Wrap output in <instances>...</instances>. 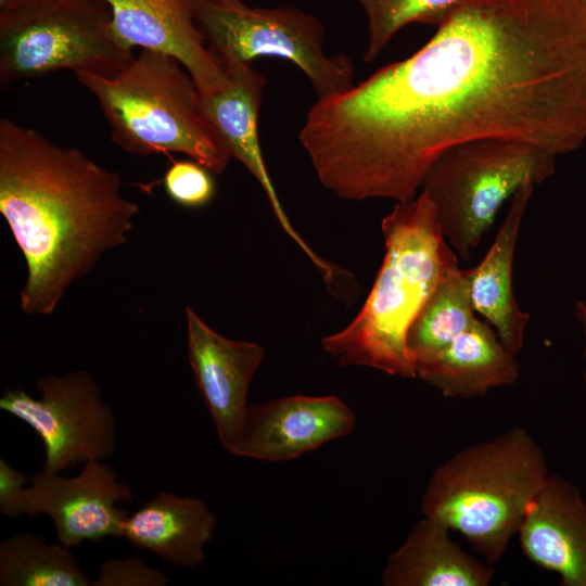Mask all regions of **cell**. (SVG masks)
Segmentation results:
<instances>
[{"instance_id": "obj_1", "label": "cell", "mask_w": 586, "mask_h": 586, "mask_svg": "<svg viewBox=\"0 0 586 586\" xmlns=\"http://www.w3.org/2000/svg\"><path fill=\"white\" fill-rule=\"evenodd\" d=\"M560 156L586 143V3L464 0L416 53L317 100L300 132L321 184L348 201L417 195L475 140Z\"/></svg>"}, {"instance_id": "obj_2", "label": "cell", "mask_w": 586, "mask_h": 586, "mask_svg": "<svg viewBox=\"0 0 586 586\" xmlns=\"http://www.w3.org/2000/svg\"><path fill=\"white\" fill-rule=\"evenodd\" d=\"M0 213L27 266L24 314H53L68 288L128 241L139 205L118 173L39 131L0 122Z\"/></svg>"}, {"instance_id": "obj_3", "label": "cell", "mask_w": 586, "mask_h": 586, "mask_svg": "<svg viewBox=\"0 0 586 586\" xmlns=\"http://www.w3.org/2000/svg\"><path fill=\"white\" fill-rule=\"evenodd\" d=\"M385 253L357 316L321 339L342 366H362L405 379L417 378L406 337L412 321L443 277L458 266L434 206L424 192L396 202L381 221Z\"/></svg>"}, {"instance_id": "obj_4", "label": "cell", "mask_w": 586, "mask_h": 586, "mask_svg": "<svg viewBox=\"0 0 586 586\" xmlns=\"http://www.w3.org/2000/svg\"><path fill=\"white\" fill-rule=\"evenodd\" d=\"M549 474L539 444L527 430L515 426L438 466L426 484L421 510L460 533L493 565L504 557Z\"/></svg>"}, {"instance_id": "obj_5", "label": "cell", "mask_w": 586, "mask_h": 586, "mask_svg": "<svg viewBox=\"0 0 586 586\" xmlns=\"http://www.w3.org/2000/svg\"><path fill=\"white\" fill-rule=\"evenodd\" d=\"M76 78L94 97L112 141L140 155L182 153L213 174L231 158L204 115L201 92L175 58L141 49L120 74Z\"/></svg>"}, {"instance_id": "obj_6", "label": "cell", "mask_w": 586, "mask_h": 586, "mask_svg": "<svg viewBox=\"0 0 586 586\" xmlns=\"http://www.w3.org/2000/svg\"><path fill=\"white\" fill-rule=\"evenodd\" d=\"M104 0H5L0 4V84L68 69L114 77L135 60Z\"/></svg>"}, {"instance_id": "obj_7", "label": "cell", "mask_w": 586, "mask_h": 586, "mask_svg": "<svg viewBox=\"0 0 586 586\" xmlns=\"http://www.w3.org/2000/svg\"><path fill=\"white\" fill-rule=\"evenodd\" d=\"M556 158L527 143L485 139L455 145L435 160L421 189L458 257L470 258L499 208L518 190L555 174Z\"/></svg>"}, {"instance_id": "obj_8", "label": "cell", "mask_w": 586, "mask_h": 586, "mask_svg": "<svg viewBox=\"0 0 586 586\" xmlns=\"http://www.w3.org/2000/svg\"><path fill=\"white\" fill-rule=\"evenodd\" d=\"M195 18L220 66L250 64L262 56L289 60L306 75L317 100L341 94L354 85L352 60L324 52V28L314 15L292 8H232L196 0Z\"/></svg>"}, {"instance_id": "obj_9", "label": "cell", "mask_w": 586, "mask_h": 586, "mask_svg": "<svg viewBox=\"0 0 586 586\" xmlns=\"http://www.w3.org/2000/svg\"><path fill=\"white\" fill-rule=\"evenodd\" d=\"M41 394L5 390L0 409L28 424L44 448L43 471L60 472L79 462L102 460L115 451L116 421L87 371L49 375L36 382Z\"/></svg>"}, {"instance_id": "obj_10", "label": "cell", "mask_w": 586, "mask_h": 586, "mask_svg": "<svg viewBox=\"0 0 586 586\" xmlns=\"http://www.w3.org/2000/svg\"><path fill=\"white\" fill-rule=\"evenodd\" d=\"M117 475L100 460L87 461L75 477L42 470L31 476V486L25 489L23 513L49 515L59 543L67 548L86 540L120 537V525L128 513L117 504L131 501L132 495Z\"/></svg>"}, {"instance_id": "obj_11", "label": "cell", "mask_w": 586, "mask_h": 586, "mask_svg": "<svg viewBox=\"0 0 586 586\" xmlns=\"http://www.w3.org/2000/svg\"><path fill=\"white\" fill-rule=\"evenodd\" d=\"M226 82L212 92L201 93L202 111L230 156L238 160L263 188L277 221L306 254L329 288L339 268L320 257L295 230L279 200L266 167L258 136V113L266 78L250 64L221 65Z\"/></svg>"}, {"instance_id": "obj_12", "label": "cell", "mask_w": 586, "mask_h": 586, "mask_svg": "<svg viewBox=\"0 0 586 586\" xmlns=\"http://www.w3.org/2000/svg\"><path fill=\"white\" fill-rule=\"evenodd\" d=\"M188 358L198 391L220 444L231 454L245 421L247 393L265 349L255 342L228 339L186 307Z\"/></svg>"}, {"instance_id": "obj_13", "label": "cell", "mask_w": 586, "mask_h": 586, "mask_svg": "<svg viewBox=\"0 0 586 586\" xmlns=\"http://www.w3.org/2000/svg\"><path fill=\"white\" fill-rule=\"evenodd\" d=\"M354 411L337 396L294 395L249 406L233 455L285 461L348 435Z\"/></svg>"}, {"instance_id": "obj_14", "label": "cell", "mask_w": 586, "mask_h": 586, "mask_svg": "<svg viewBox=\"0 0 586 586\" xmlns=\"http://www.w3.org/2000/svg\"><path fill=\"white\" fill-rule=\"evenodd\" d=\"M104 1L112 12L114 31L125 46L175 58L201 93L217 90L226 82V74L198 26L196 0Z\"/></svg>"}, {"instance_id": "obj_15", "label": "cell", "mask_w": 586, "mask_h": 586, "mask_svg": "<svg viewBox=\"0 0 586 586\" xmlns=\"http://www.w3.org/2000/svg\"><path fill=\"white\" fill-rule=\"evenodd\" d=\"M517 535L525 557L561 586H586V500L576 484L549 474Z\"/></svg>"}, {"instance_id": "obj_16", "label": "cell", "mask_w": 586, "mask_h": 586, "mask_svg": "<svg viewBox=\"0 0 586 586\" xmlns=\"http://www.w3.org/2000/svg\"><path fill=\"white\" fill-rule=\"evenodd\" d=\"M534 186L518 190L484 258L464 269L475 313L496 331L505 347L515 356L524 346L531 316L518 305L513 291V262L519 231Z\"/></svg>"}, {"instance_id": "obj_17", "label": "cell", "mask_w": 586, "mask_h": 586, "mask_svg": "<svg viewBox=\"0 0 586 586\" xmlns=\"http://www.w3.org/2000/svg\"><path fill=\"white\" fill-rule=\"evenodd\" d=\"M217 515L205 501L161 492L123 520L120 537L173 565L194 568L205 561Z\"/></svg>"}, {"instance_id": "obj_18", "label": "cell", "mask_w": 586, "mask_h": 586, "mask_svg": "<svg viewBox=\"0 0 586 586\" xmlns=\"http://www.w3.org/2000/svg\"><path fill=\"white\" fill-rule=\"evenodd\" d=\"M416 373L445 397L471 399L514 384L520 372L515 355L477 319L444 351L418 362Z\"/></svg>"}, {"instance_id": "obj_19", "label": "cell", "mask_w": 586, "mask_h": 586, "mask_svg": "<svg viewBox=\"0 0 586 586\" xmlns=\"http://www.w3.org/2000/svg\"><path fill=\"white\" fill-rule=\"evenodd\" d=\"M450 528L429 517L418 520L390 555L382 572L385 586H487L495 570L450 537Z\"/></svg>"}, {"instance_id": "obj_20", "label": "cell", "mask_w": 586, "mask_h": 586, "mask_svg": "<svg viewBox=\"0 0 586 586\" xmlns=\"http://www.w3.org/2000/svg\"><path fill=\"white\" fill-rule=\"evenodd\" d=\"M464 269H450L440 281L407 332L406 345L415 366L436 356L477 318Z\"/></svg>"}, {"instance_id": "obj_21", "label": "cell", "mask_w": 586, "mask_h": 586, "mask_svg": "<svg viewBox=\"0 0 586 586\" xmlns=\"http://www.w3.org/2000/svg\"><path fill=\"white\" fill-rule=\"evenodd\" d=\"M1 586H93L68 548L29 532L0 545Z\"/></svg>"}, {"instance_id": "obj_22", "label": "cell", "mask_w": 586, "mask_h": 586, "mask_svg": "<svg viewBox=\"0 0 586 586\" xmlns=\"http://www.w3.org/2000/svg\"><path fill=\"white\" fill-rule=\"evenodd\" d=\"M367 17L368 40L364 59L372 62L405 26H440L464 0H357Z\"/></svg>"}, {"instance_id": "obj_23", "label": "cell", "mask_w": 586, "mask_h": 586, "mask_svg": "<svg viewBox=\"0 0 586 586\" xmlns=\"http://www.w3.org/2000/svg\"><path fill=\"white\" fill-rule=\"evenodd\" d=\"M211 174L193 160L173 161L163 177L164 190L170 200L182 207H203L215 196L216 187Z\"/></svg>"}, {"instance_id": "obj_24", "label": "cell", "mask_w": 586, "mask_h": 586, "mask_svg": "<svg viewBox=\"0 0 586 586\" xmlns=\"http://www.w3.org/2000/svg\"><path fill=\"white\" fill-rule=\"evenodd\" d=\"M168 583L163 571L131 557L104 561L93 586H165Z\"/></svg>"}, {"instance_id": "obj_25", "label": "cell", "mask_w": 586, "mask_h": 586, "mask_svg": "<svg viewBox=\"0 0 586 586\" xmlns=\"http://www.w3.org/2000/svg\"><path fill=\"white\" fill-rule=\"evenodd\" d=\"M26 476L0 459V512L16 518L23 514Z\"/></svg>"}, {"instance_id": "obj_26", "label": "cell", "mask_w": 586, "mask_h": 586, "mask_svg": "<svg viewBox=\"0 0 586 586\" xmlns=\"http://www.w3.org/2000/svg\"><path fill=\"white\" fill-rule=\"evenodd\" d=\"M573 315L575 320L578 322L583 330V334L585 337V347H584V356L586 359V302L584 300H577L573 307ZM583 379L586 387V368L583 373Z\"/></svg>"}, {"instance_id": "obj_27", "label": "cell", "mask_w": 586, "mask_h": 586, "mask_svg": "<svg viewBox=\"0 0 586 586\" xmlns=\"http://www.w3.org/2000/svg\"><path fill=\"white\" fill-rule=\"evenodd\" d=\"M216 2H219L221 4L232 7V8H242L245 7V4L241 0H213Z\"/></svg>"}, {"instance_id": "obj_28", "label": "cell", "mask_w": 586, "mask_h": 586, "mask_svg": "<svg viewBox=\"0 0 586 586\" xmlns=\"http://www.w3.org/2000/svg\"><path fill=\"white\" fill-rule=\"evenodd\" d=\"M5 0H0V4H2Z\"/></svg>"}, {"instance_id": "obj_29", "label": "cell", "mask_w": 586, "mask_h": 586, "mask_svg": "<svg viewBox=\"0 0 586 586\" xmlns=\"http://www.w3.org/2000/svg\"><path fill=\"white\" fill-rule=\"evenodd\" d=\"M582 1L586 3V0H582Z\"/></svg>"}]
</instances>
